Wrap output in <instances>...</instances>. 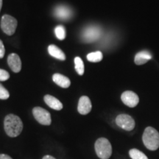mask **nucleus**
<instances>
[{
	"instance_id": "24",
	"label": "nucleus",
	"mask_w": 159,
	"mask_h": 159,
	"mask_svg": "<svg viewBox=\"0 0 159 159\" xmlns=\"http://www.w3.org/2000/svg\"><path fill=\"white\" fill-rule=\"evenodd\" d=\"M42 159H56V158H55L54 157L51 156H45L43 157Z\"/></svg>"
},
{
	"instance_id": "22",
	"label": "nucleus",
	"mask_w": 159,
	"mask_h": 159,
	"mask_svg": "<svg viewBox=\"0 0 159 159\" xmlns=\"http://www.w3.org/2000/svg\"><path fill=\"white\" fill-rule=\"evenodd\" d=\"M5 54V48L2 41L0 40V58H2Z\"/></svg>"
},
{
	"instance_id": "4",
	"label": "nucleus",
	"mask_w": 159,
	"mask_h": 159,
	"mask_svg": "<svg viewBox=\"0 0 159 159\" xmlns=\"http://www.w3.org/2000/svg\"><path fill=\"white\" fill-rule=\"evenodd\" d=\"M17 20L10 15H4L1 19V28L8 35H13L17 27Z\"/></svg>"
},
{
	"instance_id": "8",
	"label": "nucleus",
	"mask_w": 159,
	"mask_h": 159,
	"mask_svg": "<svg viewBox=\"0 0 159 159\" xmlns=\"http://www.w3.org/2000/svg\"><path fill=\"white\" fill-rule=\"evenodd\" d=\"M121 99L123 103L130 108L136 107L139 102L138 95L131 91H126L123 92L121 96Z\"/></svg>"
},
{
	"instance_id": "1",
	"label": "nucleus",
	"mask_w": 159,
	"mask_h": 159,
	"mask_svg": "<svg viewBox=\"0 0 159 159\" xmlns=\"http://www.w3.org/2000/svg\"><path fill=\"white\" fill-rule=\"evenodd\" d=\"M5 133L10 137H17L23 130V122L19 116L14 114H8L4 121Z\"/></svg>"
},
{
	"instance_id": "5",
	"label": "nucleus",
	"mask_w": 159,
	"mask_h": 159,
	"mask_svg": "<svg viewBox=\"0 0 159 159\" xmlns=\"http://www.w3.org/2000/svg\"><path fill=\"white\" fill-rule=\"evenodd\" d=\"M101 35V29L98 26L91 25L85 27L82 33V39L85 42H94L99 39Z\"/></svg>"
},
{
	"instance_id": "21",
	"label": "nucleus",
	"mask_w": 159,
	"mask_h": 159,
	"mask_svg": "<svg viewBox=\"0 0 159 159\" xmlns=\"http://www.w3.org/2000/svg\"><path fill=\"white\" fill-rule=\"evenodd\" d=\"M10 78V75L7 71L0 69V81H6Z\"/></svg>"
},
{
	"instance_id": "2",
	"label": "nucleus",
	"mask_w": 159,
	"mask_h": 159,
	"mask_svg": "<svg viewBox=\"0 0 159 159\" xmlns=\"http://www.w3.org/2000/svg\"><path fill=\"white\" fill-rule=\"evenodd\" d=\"M144 146L150 150H156L159 148V133L154 128H145L142 136Z\"/></svg>"
},
{
	"instance_id": "13",
	"label": "nucleus",
	"mask_w": 159,
	"mask_h": 159,
	"mask_svg": "<svg viewBox=\"0 0 159 159\" xmlns=\"http://www.w3.org/2000/svg\"><path fill=\"white\" fill-rule=\"evenodd\" d=\"M53 81L61 88L67 89L70 86L71 81L68 77L61 74H55L52 76Z\"/></svg>"
},
{
	"instance_id": "18",
	"label": "nucleus",
	"mask_w": 159,
	"mask_h": 159,
	"mask_svg": "<svg viewBox=\"0 0 159 159\" xmlns=\"http://www.w3.org/2000/svg\"><path fill=\"white\" fill-rule=\"evenodd\" d=\"M75 70L79 75H83L84 74V63H83V60L80 57H76L75 58Z\"/></svg>"
},
{
	"instance_id": "6",
	"label": "nucleus",
	"mask_w": 159,
	"mask_h": 159,
	"mask_svg": "<svg viewBox=\"0 0 159 159\" xmlns=\"http://www.w3.org/2000/svg\"><path fill=\"white\" fill-rule=\"evenodd\" d=\"M33 114L35 119L40 124L43 125H50L52 122L51 114L48 111L41 107H35L33 109Z\"/></svg>"
},
{
	"instance_id": "17",
	"label": "nucleus",
	"mask_w": 159,
	"mask_h": 159,
	"mask_svg": "<svg viewBox=\"0 0 159 159\" xmlns=\"http://www.w3.org/2000/svg\"><path fill=\"white\" fill-rule=\"evenodd\" d=\"M129 155L132 159H148V156L144 152L137 149H131L129 151Z\"/></svg>"
},
{
	"instance_id": "12",
	"label": "nucleus",
	"mask_w": 159,
	"mask_h": 159,
	"mask_svg": "<svg viewBox=\"0 0 159 159\" xmlns=\"http://www.w3.org/2000/svg\"><path fill=\"white\" fill-rule=\"evenodd\" d=\"M55 15L59 19L67 20L71 16V11L66 6L61 5L55 10Z\"/></svg>"
},
{
	"instance_id": "3",
	"label": "nucleus",
	"mask_w": 159,
	"mask_h": 159,
	"mask_svg": "<svg viewBox=\"0 0 159 159\" xmlns=\"http://www.w3.org/2000/svg\"><path fill=\"white\" fill-rule=\"evenodd\" d=\"M94 148L97 156L100 159H108L112 155V147L110 142L105 138L97 139Z\"/></svg>"
},
{
	"instance_id": "7",
	"label": "nucleus",
	"mask_w": 159,
	"mask_h": 159,
	"mask_svg": "<svg viewBox=\"0 0 159 159\" xmlns=\"http://www.w3.org/2000/svg\"><path fill=\"white\" fill-rule=\"evenodd\" d=\"M116 123L119 127L127 131H131L135 128L134 119L128 114H120L116 116Z\"/></svg>"
},
{
	"instance_id": "11",
	"label": "nucleus",
	"mask_w": 159,
	"mask_h": 159,
	"mask_svg": "<svg viewBox=\"0 0 159 159\" xmlns=\"http://www.w3.org/2000/svg\"><path fill=\"white\" fill-rule=\"evenodd\" d=\"M44 99V102H46L49 108L54 109L56 111H61L63 108V104L61 102V101L57 98H55V97L51 96V95H45L43 97Z\"/></svg>"
},
{
	"instance_id": "25",
	"label": "nucleus",
	"mask_w": 159,
	"mask_h": 159,
	"mask_svg": "<svg viewBox=\"0 0 159 159\" xmlns=\"http://www.w3.org/2000/svg\"><path fill=\"white\" fill-rule=\"evenodd\" d=\"M2 7V0H0V11H1Z\"/></svg>"
},
{
	"instance_id": "14",
	"label": "nucleus",
	"mask_w": 159,
	"mask_h": 159,
	"mask_svg": "<svg viewBox=\"0 0 159 159\" xmlns=\"http://www.w3.org/2000/svg\"><path fill=\"white\" fill-rule=\"evenodd\" d=\"M150 59H152V55L148 51H142L136 55L134 61L136 65H143Z\"/></svg>"
},
{
	"instance_id": "23",
	"label": "nucleus",
	"mask_w": 159,
	"mask_h": 159,
	"mask_svg": "<svg viewBox=\"0 0 159 159\" xmlns=\"http://www.w3.org/2000/svg\"><path fill=\"white\" fill-rule=\"evenodd\" d=\"M0 159H13L11 157L5 154H0Z\"/></svg>"
},
{
	"instance_id": "16",
	"label": "nucleus",
	"mask_w": 159,
	"mask_h": 159,
	"mask_svg": "<svg viewBox=\"0 0 159 159\" xmlns=\"http://www.w3.org/2000/svg\"><path fill=\"white\" fill-rule=\"evenodd\" d=\"M103 55L102 53L100 51H97L94 52H91L87 55V59L89 61L92 63L99 62L102 60Z\"/></svg>"
},
{
	"instance_id": "9",
	"label": "nucleus",
	"mask_w": 159,
	"mask_h": 159,
	"mask_svg": "<svg viewBox=\"0 0 159 159\" xmlns=\"http://www.w3.org/2000/svg\"><path fill=\"white\" fill-rule=\"evenodd\" d=\"M92 108L90 99L87 96L81 97L79 99L78 106H77V111L80 114L86 115L90 113Z\"/></svg>"
},
{
	"instance_id": "20",
	"label": "nucleus",
	"mask_w": 159,
	"mask_h": 159,
	"mask_svg": "<svg viewBox=\"0 0 159 159\" xmlns=\"http://www.w3.org/2000/svg\"><path fill=\"white\" fill-rule=\"evenodd\" d=\"M10 97L8 91L0 83V99H7Z\"/></svg>"
},
{
	"instance_id": "10",
	"label": "nucleus",
	"mask_w": 159,
	"mask_h": 159,
	"mask_svg": "<svg viewBox=\"0 0 159 159\" xmlns=\"http://www.w3.org/2000/svg\"><path fill=\"white\" fill-rule=\"evenodd\" d=\"M7 63L10 68L13 72L18 73L21 69V61L19 55L16 53H12L7 57Z\"/></svg>"
},
{
	"instance_id": "19",
	"label": "nucleus",
	"mask_w": 159,
	"mask_h": 159,
	"mask_svg": "<svg viewBox=\"0 0 159 159\" xmlns=\"http://www.w3.org/2000/svg\"><path fill=\"white\" fill-rule=\"evenodd\" d=\"M55 33L59 40H63L66 38V30L64 27L62 25L57 26L55 29Z\"/></svg>"
},
{
	"instance_id": "15",
	"label": "nucleus",
	"mask_w": 159,
	"mask_h": 159,
	"mask_svg": "<svg viewBox=\"0 0 159 159\" xmlns=\"http://www.w3.org/2000/svg\"><path fill=\"white\" fill-rule=\"evenodd\" d=\"M48 52L51 56L55 57V58L61 60V61H65L66 60L64 52L61 49L58 48L57 46L53 44L49 45L48 47Z\"/></svg>"
}]
</instances>
